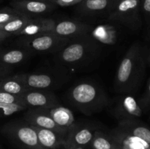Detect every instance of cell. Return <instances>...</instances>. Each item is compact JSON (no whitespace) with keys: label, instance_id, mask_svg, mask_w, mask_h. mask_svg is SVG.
Returning <instances> with one entry per match:
<instances>
[{"label":"cell","instance_id":"4316f807","mask_svg":"<svg viewBox=\"0 0 150 149\" xmlns=\"http://www.w3.org/2000/svg\"><path fill=\"white\" fill-rule=\"evenodd\" d=\"M0 103L19 104V105H25L22 100L21 96L11 94V93L2 91H0Z\"/></svg>","mask_w":150,"mask_h":149},{"label":"cell","instance_id":"d6986e66","mask_svg":"<svg viewBox=\"0 0 150 149\" xmlns=\"http://www.w3.org/2000/svg\"><path fill=\"white\" fill-rule=\"evenodd\" d=\"M48 113L56 124L67 131L74 124V115L67 108L57 106L48 110Z\"/></svg>","mask_w":150,"mask_h":149},{"label":"cell","instance_id":"603a6c76","mask_svg":"<svg viewBox=\"0 0 150 149\" xmlns=\"http://www.w3.org/2000/svg\"><path fill=\"white\" fill-rule=\"evenodd\" d=\"M27 56L26 49H0V63L10 67L20 64Z\"/></svg>","mask_w":150,"mask_h":149},{"label":"cell","instance_id":"484cf974","mask_svg":"<svg viewBox=\"0 0 150 149\" xmlns=\"http://www.w3.org/2000/svg\"><path fill=\"white\" fill-rule=\"evenodd\" d=\"M20 13L16 11L11 7H6L2 9H0V26L5 24L7 22L10 21L11 20L14 19L15 18L21 15Z\"/></svg>","mask_w":150,"mask_h":149},{"label":"cell","instance_id":"836d02e7","mask_svg":"<svg viewBox=\"0 0 150 149\" xmlns=\"http://www.w3.org/2000/svg\"><path fill=\"white\" fill-rule=\"evenodd\" d=\"M76 149H83V148H76Z\"/></svg>","mask_w":150,"mask_h":149},{"label":"cell","instance_id":"6da1fadb","mask_svg":"<svg viewBox=\"0 0 150 149\" xmlns=\"http://www.w3.org/2000/svg\"><path fill=\"white\" fill-rule=\"evenodd\" d=\"M143 56L138 43L132 45L120 62L116 74V87L120 91H127L133 87L142 69Z\"/></svg>","mask_w":150,"mask_h":149},{"label":"cell","instance_id":"e0dca14e","mask_svg":"<svg viewBox=\"0 0 150 149\" xmlns=\"http://www.w3.org/2000/svg\"><path fill=\"white\" fill-rule=\"evenodd\" d=\"M120 149H150V145L139 137L125 134L116 129L112 133Z\"/></svg>","mask_w":150,"mask_h":149},{"label":"cell","instance_id":"d6a6232c","mask_svg":"<svg viewBox=\"0 0 150 149\" xmlns=\"http://www.w3.org/2000/svg\"><path fill=\"white\" fill-rule=\"evenodd\" d=\"M39 1H48V2H53V3H54V0H39Z\"/></svg>","mask_w":150,"mask_h":149},{"label":"cell","instance_id":"9c48e42d","mask_svg":"<svg viewBox=\"0 0 150 149\" xmlns=\"http://www.w3.org/2000/svg\"><path fill=\"white\" fill-rule=\"evenodd\" d=\"M29 110L25 114L24 120L31 126L38 128L47 129L54 130L62 134H67V130L64 129L53 120L48 113V110L38 109V108H29Z\"/></svg>","mask_w":150,"mask_h":149},{"label":"cell","instance_id":"ac0fdd59","mask_svg":"<svg viewBox=\"0 0 150 149\" xmlns=\"http://www.w3.org/2000/svg\"><path fill=\"white\" fill-rule=\"evenodd\" d=\"M119 112L125 119H133L142 115V110L133 96L127 95L123 97L118 106Z\"/></svg>","mask_w":150,"mask_h":149},{"label":"cell","instance_id":"f546056e","mask_svg":"<svg viewBox=\"0 0 150 149\" xmlns=\"http://www.w3.org/2000/svg\"><path fill=\"white\" fill-rule=\"evenodd\" d=\"M141 7L144 13L150 15V0H143L141 3Z\"/></svg>","mask_w":150,"mask_h":149},{"label":"cell","instance_id":"ba28073f","mask_svg":"<svg viewBox=\"0 0 150 149\" xmlns=\"http://www.w3.org/2000/svg\"><path fill=\"white\" fill-rule=\"evenodd\" d=\"M10 7L24 15L31 18L41 15L52 11L56 7L53 2L39 0H13L10 3Z\"/></svg>","mask_w":150,"mask_h":149},{"label":"cell","instance_id":"8fae6325","mask_svg":"<svg viewBox=\"0 0 150 149\" xmlns=\"http://www.w3.org/2000/svg\"><path fill=\"white\" fill-rule=\"evenodd\" d=\"M95 131L89 127L73 124L67 131L64 147L65 149H76L89 145Z\"/></svg>","mask_w":150,"mask_h":149},{"label":"cell","instance_id":"9a60e30c","mask_svg":"<svg viewBox=\"0 0 150 149\" xmlns=\"http://www.w3.org/2000/svg\"><path fill=\"white\" fill-rule=\"evenodd\" d=\"M16 77L29 89L44 90L53 86L54 80L48 74H16Z\"/></svg>","mask_w":150,"mask_h":149},{"label":"cell","instance_id":"83f0119b","mask_svg":"<svg viewBox=\"0 0 150 149\" xmlns=\"http://www.w3.org/2000/svg\"><path fill=\"white\" fill-rule=\"evenodd\" d=\"M83 0H54V3L57 6L60 7H70L79 4Z\"/></svg>","mask_w":150,"mask_h":149},{"label":"cell","instance_id":"7c38bea8","mask_svg":"<svg viewBox=\"0 0 150 149\" xmlns=\"http://www.w3.org/2000/svg\"><path fill=\"white\" fill-rule=\"evenodd\" d=\"M56 21L45 18H32L24 27L19 31L15 36L32 37L35 35L52 32Z\"/></svg>","mask_w":150,"mask_h":149},{"label":"cell","instance_id":"f1b7e54d","mask_svg":"<svg viewBox=\"0 0 150 149\" xmlns=\"http://www.w3.org/2000/svg\"><path fill=\"white\" fill-rule=\"evenodd\" d=\"M10 72H11V67L10 66L0 63V80L8 77Z\"/></svg>","mask_w":150,"mask_h":149},{"label":"cell","instance_id":"2e32d148","mask_svg":"<svg viewBox=\"0 0 150 149\" xmlns=\"http://www.w3.org/2000/svg\"><path fill=\"white\" fill-rule=\"evenodd\" d=\"M92 39L103 45H114L117 39V31L114 26L109 24H102L91 31Z\"/></svg>","mask_w":150,"mask_h":149},{"label":"cell","instance_id":"3957f363","mask_svg":"<svg viewBox=\"0 0 150 149\" xmlns=\"http://www.w3.org/2000/svg\"><path fill=\"white\" fill-rule=\"evenodd\" d=\"M141 0H114L108 18L125 26L136 29L141 25Z\"/></svg>","mask_w":150,"mask_h":149},{"label":"cell","instance_id":"ffe728a7","mask_svg":"<svg viewBox=\"0 0 150 149\" xmlns=\"http://www.w3.org/2000/svg\"><path fill=\"white\" fill-rule=\"evenodd\" d=\"M114 0H83L79 3V10L85 14H98L108 11L111 8Z\"/></svg>","mask_w":150,"mask_h":149},{"label":"cell","instance_id":"7a4b0ae2","mask_svg":"<svg viewBox=\"0 0 150 149\" xmlns=\"http://www.w3.org/2000/svg\"><path fill=\"white\" fill-rule=\"evenodd\" d=\"M1 132L18 147L23 149H42L35 129L26 121H12L1 127Z\"/></svg>","mask_w":150,"mask_h":149},{"label":"cell","instance_id":"44dd1931","mask_svg":"<svg viewBox=\"0 0 150 149\" xmlns=\"http://www.w3.org/2000/svg\"><path fill=\"white\" fill-rule=\"evenodd\" d=\"M92 149H120V145L112 134L95 131L90 144Z\"/></svg>","mask_w":150,"mask_h":149},{"label":"cell","instance_id":"d4e9b609","mask_svg":"<svg viewBox=\"0 0 150 149\" xmlns=\"http://www.w3.org/2000/svg\"><path fill=\"white\" fill-rule=\"evenodd\" d=\"M26 109H28L27 107L19 104L0 103V118L10 116Z\"/></svg>","mask_w":150,"mask_h":149},{"label":"cell","instance_id":"52a82bcc","mask_svg":"<svg viewBox=\"0 0 150 149\" xmlns=\"http://www.w3.org/2000/svg\"><path fill=\"white\" fill-rule=\"evenodd\" d=\"M92 27L88 24L74 21V20H62L56 22L52 33L62 39L70 40L71 39L87 36L92 31Z\"/></svg>","mask_w":150,"mask_h":149},{"label":"cell","instance_id":"277c9868","mask_svg":"<svg viewBox=\"0 0 150 149\" xmlns=\"http://www.w3.org/2000/svg\"><path fill=\"white\" fill-rule=\"evenodd\" d=\"M70 99L81 110L92 111L103 105V93L90 82H82L75 86L70 93Z\"/></svg>","mask_w":150,"mask_h":149},{"label":"cell","instance_id":"30bf717a","mask_svg":"<svg viewBox=\"0 0 150 149\" xmlns=\"http://www.w3.org/2000/svg\"><path fill=\"white\" fill-rule=\"evenodd\" d=\"M21 99L28 109L38 108L48 110L58 106L56 96L42 90L29 89L22 95Z\"/></svg>","mask_w":150,"mask_h":149},{"label":"cell","instance_id":"4fadbf2b","mask_svg":"<svg viewBox=\"0 0 150 149\" xmlns=\"http://www.w3.org/2000/svg\"><path fill=\"white\" fill-rule=\"evenodd\" d=\"M36 130L38 141L42 149H57L64 146L67 134L54 130L34 127Z\"/></svg>","mask_w":150,"mask_h":149},{"label":"cell","instance_id":"5bb4252c","mask_svg":"<svg viewBox=\"0 0 150 149\" xmlns=\"http://www.w3.org/2000/svg\"><path fill=\"white\" fill-rule=\"evenodd\" d=\"M117 129L142 139L150 145V129L139 121L133 119H124L119 124Z\"/></svg>","mask_w":150,"mask_h":149},{"label":"cell","instance_id":"1f68e13d","mask_svg":"<svg viewBox=\"0 0 150 149\" xmlns=\"http://www.w3.org/2000/svg\"><path fill=\"white\" fill-rule=\"evenodd\" d=\"M148 95H149V97L150 99V78L148 82Z\"/></svg>","mask_w":150,"mask_h":149},{"label":"cell","instance_id":"7402d4cb","mask_svg":"<svg viewBox=\"0 0 150 149\" xmlns=\"http://www.w3.org/2000/svg\"><path fill=\"white\" fill-rule=\"evenodd\" d=\"M28 90L29 89L16 75L8 76L0 80V91H2L21 96Z\"/></svg>","mask_w":150,"mask_h":149},{"label":"cell","instance_id":"4dcf8cb0","mask_svg":"<svg viewBox=\"0 0 150 149\" xmlns=\"http://www.w3.org/2000/svg\"><path fill=\"white\" fill-rule=\"evenodd\" d=\"M10 36H11V35L9 34L5 33V32H4L3 31L0 30V43H1L3 41L5 40L7 38H8Z\"/></svg>","mask_w":150,"mask_h":149},{"label":"cell","instance_id":"8992f818","mask_svg":"<svg viewBox=\"0 0 150 149\" xmlns=\"http://www.w3.org/2000/svg\"><path fill=\"white\" fill-rule=\"evenodd\" d=\"M67 42L68 40L59 37L52 32L32 37H23L21 40V46L24 49L37 52H48L61 49Z\"/></svg>","mask_w":150,"mask_h":149},{"label":"cell","instance_id":"5b68a950","mask_svg":"<svg viewBox=\"0 0 150 149\" xmlns=\"http://www.w3.org/2000/svg\"><path fill=\"white\" fill-rule=\"evenodd\" d=\"M73 42L65 44L60 49L59 59L67 64H75L81 62L92 56L97 51V43L89 36L76 38Z\"/></svg>","mask_w":150,"mask_h":149},{"label":"cell","instance_id":"e575fe53","mask_svg":"<svg viewBox=\"0 0 150 149\" xmlns=\"http://www.w3.org/2000/svg\"><path fill=\"white\" fill-rule=\"evenodd\" d=\"M149 61H150V56H149Z\"/></svg>","mask_w":150,"mask_h":149},{"label":"cell","instance_id":"cb8c5ba5","mask_svg":"<svg viewBox=\"0 0 150 149\" xmlns=\"http://www.w3.org/2000/svg\"><path fill=\"white\" fill-rule=\"evenodd\" d=\"M32 18L29 16L21 15L5 24L0 26V30L10 35H16L20 30H21L25 25L32 19Z\"/></svg>","mask_w":150,"mask_h":149}]
</instances>
